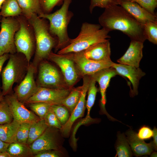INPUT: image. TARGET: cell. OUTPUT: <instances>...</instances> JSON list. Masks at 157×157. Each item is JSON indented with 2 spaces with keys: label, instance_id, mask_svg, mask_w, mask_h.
<instances>
[{
  "label": "cell",
  "instance_id": "1",
  "mask_svg": "<svg viewBox=\"0 0 157 157\" xmlns=\"http://www.w3.org/2000/svg\"><path fill=\"white\" fill-rule=\"evenodd\" d=\"M99 24L109 32L118 30L127 35L131 40L142 43L146 40L143 25L136 21L121 6H111L105 9L99 18Z\"/></svg>",
  "mask_w": 157,
  "mask_h": 157
},
{
  "label": "cell",
  "instance_id": "2",
  "mask_svg": "<svg viewBox=\"0 0 157 157\" xmlns=\"http://www.w3.org/2000/svg\"><path fill=\"white\" fill-rule=\"evenodd\" d=\"M99 24L83 23L79 34L75 38L71 39L69 44L59 50L57 53L65 54L82 51L110 37L109 31L104 28L101 29Z\"/></svg>",
  "mask_w": 157,
  "mask_h": 157
},
{
  "label": "cell",
  "instance_id": "3",
  "mask_svg": "<svg viewBox=\"0 0 157 157\" xmlns=\"http://www.w3.org/2000/svg\"><path fill=\"white\" fill-rule=\"evenodd\" d=\"M27 19L33 28L36 49L33 64L36 67L40 63L48 58L52 49L56 47L58 40L50 33L49 24L45 19L33 14Z\"/></svg>",
  "mask_w": 157,
  "mask_h": 157
},
{
  "label": "cell",
  "instance_id": "4",
  "mask_svg": "<svg viewBox=\"0 0 157 157\" xmlns=\"http://www.w3.org/2000/svg\"><path fill=\"white\" fill-rule=\"evenodd\" d=\"M72 0H64L60 9L52 13H42L38 16L49 20L50 33L57 39L55 51L63 48L69 43L71 38L68 35L67 28L72 17L73 13L69 8Z\"/></svg>",
  "mask_w": 157,
  "mask_h": 157
},
{
  "label": "cell",
  "instance_id": "5",
  "mask_svg": "<svg viewBox=\"0 0 157 157\" xmlns=\"http://www.w3.org/2000/svg\"><path fill=\"white\" fill-rule=\"evenodd\" d=\"M28 65L15 53L10 54L8 61L1 72L2 96L8 94L15 83L21 82L23 80Z\"/></svg>",
  "mask_w": 157,
  "mask_h": 157
},
{
  "label": "cell",
  "instance_id": "6",
  "mask_svg": "<svg viewBox=\"0 0 157 157\" xmlns=\"http://www.w3.org/2000/svg\"><path fill=\"white\" fill-rule=\"evenodd\" d=\"M20 26L15 36V43L17 52L22 53L28 63L33 54L35 39L33 29L28 20L19 17Z\"/></svg>",
  "mask_w": 157,
  "mask_h": 157
},
{
  "label": "cell",
  "instance_id": "7",
  "mask_svg": "<svg viewBox=\"0 0 157 157\" xmlns=\"http://www.w3.org/2000/svg\"><path fill=\"white\" fill-rule=\"evenodd\" d=\"M0 22V56L6 53H15V36L19 28V21L17 18L2 17Z\"/></svg>",
  "mask_w": 157,
  "mask_h": 157
},
{
  "label": "cell",
  "instance_id": "8",
  "mask_svg": "<svg viewBox=\"0 0 157 157\" xmlns=\"http://www.w3.org/2000/svg\"><path fill=\"white\" fill-rule=\"evenodd\" d=\"M38 82V86L57 88H69L57 68L44 60L40 63Z\"/></svg>",
  "mask_w": 157,
  "mask_h": 157
},
{
  "label": "cell",
  "instance_id": "9",
  "mask_svg": "<svg viewBox=\"0 0 157 157\" xmlns=\"http://www.w3.org/2000/svg\"><path fill=\"white\" fill-rule=\"evenodd\" d=\"M73 61L80 77L91 76L105 68L112 67L111 60L97 61L88 59L79 52L66 54Z\"/></svg>",
  "mask_w": 157,
  "mask_h": 157
},
{
  "label": "cell",
  "instance_id": "10",
  "mask_svg": "<svg viewBox=\"0 0 157 157\" xmlns=\"http://www.w3.org/2000/svg\"><path fill=\"white\" fill-rule=\"evenodd\" d=\"M72 88H51L38 86L36 92L24 103L42 102L51 105L60 104Z\"/></svg>",
  "mask_w": 157,
  "mask_h": 157
},
{
  "label": "cell",
  "instance_id": "11",
  "mask_svg": "<svg viewBox=\"0 0 157 157\" xmlns=\"http://www.w3.org/2000/svg\"><path fill=\"white\" fill-rule=\"evenodd\" d=\"M48 59L60 68L67 86L72 88L80 77L73 61L67 54H59L51 52Z\"/></svg>",
  "mask_w": 157,
  "mask_h": 157
},
{
  "label": "cell",
  "instance_id": "12",
  "mask_svg": "<svg viewBox=\"0 0 157 157\" xmlns=\"http://www.w3.org/2000/svg\"><path fill=\"white\" fill-rule=\"evenodd\" d=\"M58 129L48 127L43 133L29 146L33 154L49 150H61Z\"/></svg>",
  "mask_w": 157,
  "mask_h": 157
},
{
  "label": "cell",
  "instance_id": "13",
  "mask_svg": "<svg viewBox=\"0 0 157 157\" xmlns=\"http://www.w3.org/2000/svg\"><path fill=\"white\" fill-rule=\"evenodd\" d=\"M36 69L33 63H29L24 78L15 89V95L23 103L31 97L38 88V86L34 78Z\"/></svg>",
  "mask_w": 157,
  "mask_h": 157
},
{
  "label": "cell",
  "instance_id": "14",
  "mask_svg": "<svg viewBox=\"0 0 157 157\" xmlns=\"http://www.w3.org/2000/svg\"><path fill=\"white\" fill-rule=\"evenodd\" d=\"M91 77V76H86L83 77V83L81 86V94L79 101L70 114L68 121L60 130L62 135L63 136H67L69 135L74 122L84 115L86 108L85 97Z\"/></svg>",
  "mask_w": 157,
  "mask_h": 157
},
{
  "label": "cell",
  "instance_id": "15",
  "mask_svg": "<svg viewBox=\"0 0 157 157\" xmlns=\"http://www.w3.org/2000/svg\"><path fill=\"white\" fill-rule=\"evenodd\" d=\"M5 96L4 99L9 105L13 119L21 123H33L41 119L35 113L27 109L15 94H7Z\"/></svg>",
  "mask_w": 157,
  "mask_h": 157
},
{
  "label": "cell",
  "instance_id": "16",
  "mask_svg": "<svg viewBox=\"0 0 157 157\" xmlns=\"http://www.w3.org/2000/svg\"><path fill=\"white\" fill-rule=\"evenodd\" d=\"M117 75L118 74L115 69L110 67L103 69L91 75L99 85L101 95V112L102 114L106 115L109 119L113 121H116L117 119L110 116L105 108L106 102V93L111 79Z\"/></svg>",
  "mask_w": 157,
  "mask_h": 157
},
{
  "label": "cell",
  "instance_id": "17",
  "mask_svg": "<svg viewBox=\"0 0 157 157\" xmlns=\"http://www.w3.org/2000/svg\"><path fill=\"white\" fill-rule=\"evenodd\" d=\"M112 67L115 69L118 74L127 78L131 82L133 89L131 90L130 95L133 97L137 95L140 80L145 76V73L139 67L120 63H114Z\"/></svg>",
  "mask_w": 157,
  "mask_h": 157
},
{
  "label": "cell",
  "instance_id": "18",
  "mask_svg": "<svg viewBox=\"0 0 157 157\" xmlns=\"http://www.w3.org/2000/svg\"><path fill=\"white\" fill-rule=\"evenodd\" d=\"M119 5L124 8L136 21L144 25L149 22H157V17L137 3L128 0L122 1Z\"/></svg>",
  "mask_w": 157,
  "mask_h": 157
},
{
  "label": "cell",
  "instance_id": "19",
  "mask_svg": "<svg viewBox=\"0 0 157 157\" xmlns=\"http://www.w3.org/2000/svg\"><path fill=\"white\" fill-rule=\"evenodd\" d=\"M109 40L97 43L79 52L88 59L97 61L111 60V49Z\"/></svg>",
  "mask_w": 157,
  "mask_h": 157
},
{
  "label": "cell",
  "instance_id": "20",
  "mask_svg": "<svg viewBox=\"0 0 157 157\" xmlns=\"http://www.w3.org/2000/svg\"><path fill=\"white\" fill-rule=\"evenodd\" d=\"M143 44L139 41L131 40L125 53L117 61L119 63L139 67L143 57Z\"/></svg>",
  "mask_w": 157,
  "mask_h": 157
},
{
  "label": "cell",
  "instance_id": "21",
  "mask_svg": "<svg viewBox=\"0 0 157 157\" xmlns=\"http://www.w3.org/2000/svg\"><path fill=\"white\" fill-rule=\"evenodd\" d=\"M126 134L133 154L135 156L150 155L154 150L151 142L147 143L140 139L131 129L127 131Z\"/></svg>",
  "mask_w": 157,
  "mask_h": 157
},
{
  "label": "cell",
  "instance_id": "22",
  "mask_svg": "<svg viewBox=\"0 0 157 157\" xmlns=\"http://www.w3.org/2000/svg\"><path fill=\"white\" fill-rule=\"evenodd\" d=\"M20 124L13 119L10 123L0 125V140L9 144L17 142L16 134Z\"/></svg>",
  "mask_w": 157,
  "mask_h": 157
},
{
  "label": "cell",
  "instance_id": "23",
  "mask_svg": "<svg viewBox=\"0 0 157 157\" xmlns=\"http://www.w3.org/2000/svg\"><path fill=\"white\" fill-rule=\"evenodd\" d=\"M22 11V15L26 19L30 18L33 14L38 15L43 13L40 0H17Z\"/></svg>",
  "mask_w": 157,
  "mask_h": 157
},
{
  "label": "cell",
  "instance_id": "24",
  "mask_svg": "<svg viewBox=\"0 0 157 157\" xmlns=\"http://www.w3.org/2000/svg\"><path fill=\"white\" fill-rule=\"evenodd\" d=\"M91 79L88 88L87 92L88 96L86 102V108L87 109V114L82 123H88L93 121V119L90 116L91 108L93 106L96 99L98 90L96 86V81L91 76Z\"/></svg>",
  "mask_w": 157,
  "mask_h": 157
},
{
  "label": "cell",
  "instance_id": "25",
  "mask_svg": "<svg viewBox=\"0 0 157 157\" xmlns=\"http://www.w3.org/2000/svg\"><path fill=\"white\" fill-rule=\"evenodd\" d=\"M0 11V16L14 17L22 15V11L17 0H4Z\"/></svg>",
  "mask_w": 157,
  "mask_h": 157
},
{
  "label": "cell",
  "instance_id": "26",
  "mask_svg": "<svg viewBox=\"0 0 157 157\" xmlns=\"http://www.w3.org/2000/svg\"><path fill=\"white\" fill-rule=\"evenodd\" d=\"M115 145L116 154L115 157H130L133 154L126 138L124 133H118Z\"/></svg>",
  "mask_w": 157,
  "mask_h": 157
},
{
  "label": "cell",
  "instance_id": "27",
  "mask_svg": "<svg viewBox=\"0 0 157 157\" xmlns=\"http://www.w3.org/2000/svg\"><path fill=\"white\" fill-rule=\"evenodd\" d=\"M48 127L44 119L32 123L30 128L26 144L29 146L39 137Z\"/></svg>",
  "mask_w": 157,
  "mask_h": 157
},
{
  "label": "cell",
  "instance_id": "28",
  "mask_svg": "<svg viewBox=\"0 0 157 157\" xmlns=\"http://www.w3.org/2000/svg\"><path fill=\"white\" fill-rule=\"evenodd\" d=\"M7 151L11 157H27L33 154L28 146L18 142L10 143Z\"/></svg>",
  "mask_w": 157,
  "mask_h": 157
},
{
  "label": "cell",
  "instance_id": "29",
  "mask_svg": "<svg viewBox=\"0 0 157 157\" xmlns=\"http://www.w3.org/2000/svg\"><path fill=\"white\" fill-rule=\"evenodd\" d=\"M82 86L72 88L68 95L62 101L60 104L66 107L70 114L77 104L81 92Z\"/></svg>",
  "mask_w": 157,
  "mask_h": 157
},
{
  "label": "cell",
  "instance_id": "30",
  "mask_svg": "<svg viewBox=\"0 0 157 157\" xmlns=\"http://www.w3.org/2000/svg\"><path fill=\"white\" fill-rule=\"evenodd\" d=\"M144 33L146 39L152 43L157 44V22H149L143 25Z\"/></svg>",
  "mask_w": 157,
  "mask_h": 157
},
{
  "label": "cell",
  "instance_id": "31",
  "mask_svg": "<svg viewBox=\"0 0 157 157\" xmlns=\"http://www.w3.org/2000/svg\"><path fill=\"white\" fill-rule=\"evenodd\" d=\"M51 108L62 126L64 125L68 121L70 115L67 108L61 104L51 105Z\"/></svg>",
  "mask_w": 157,
  "mask_h": 157
},
{
  "label": "cell",
  "instance_id": "32",
  "mask_svg": "<svg viewBox=\"0 0 157 157\" xmlns=\"http://www.w3.org/2000/svg\"><path fill=\"white\" fill-rule=\"evenodd\" d=\"M13 120V117L9 105L3 98L0 103V125L10 123Z\"/></svg>",
  "mask_w": 157,
  "mask_h": 157
},
{
  "label": "cell",
  "instance_id": "33",
  "mask_svg": "<svg viewBox=\"0 0 157 157\" xmlns=\"http://www.w3.org/2000/svg\"><path fill=\"white\" fill-rule=\"evenodd\" d=\"M30 109L40 119H44L51 108V105L42 102L29 104Z\"/></svg>",
  "mask_w": 157,
  "mask_h": 157
},
{
  "label": "cell",
  "instance_id": "34",
  "mask_svg": "<svg viewBox=\"0 0 157 157\" xmlns=\"http://www.w3.org/2000/svg\"><path fill=\"white\" fill-rule=\"evenodd\" d=\"M32 123L26 122L20 123L16 134L17 142L26 144L29 129Z\"/></svg>",
  "mask_w": 157,
  "mask_h": 157
},
{
  "label": "cell",
  "instance_id": "35",
  "mask_svg": "<svg viewBox=\"0 0 157 157\" xmlns=\"http://www.w3.org/2000/svg\"><path fill=\"white\" fill-rule=\"evenodd\" d=\"M130 0H91L89 10L92 13L94 8L99 7L106 8L115 5H119L122 1Z\"/></svg>",
  "mask_w": 157,
  "mask_h": 157
},
{
  "label": "cell",
  "instance_id": "36",
  "mask_svg": "<svg viewBox=\"0 0 157 157\" xmlns=\"http://www.w3.org/2000/svg\"><path fill=\"white\" fill-rule=\"evenodd\" d=\"M44 119L48 127L61 129L62 126L51 108Z\"/></svg>",
  "mask_w": 157,
  "mask_h": 157
},
{
  "label": "cell",
  "instance_id": "37",
  "mask_svg": "<svg viewBox=\"0 0 157 157\" xmlns=\"http://www.w3.org/2000/svg\"><path fill=\"white\" fill-rule=\"evenodd\" d=\"M64 0H40L43 13H49L56 6L63 4Z\"/></svg>",
  "mask_w": 157,
  "mask_h": 157
},
{
  "label": "cell",
  "instance_id": "38",
  "mask_svg": "<svg viewBox=\"0 0 157 157\" xmlns=\"http://www.w3.org/2000/svg\"><path fill=\"white\" fill-rule=\"evenodd\" d=\"M135 2L151 14L156 15L155 8L157 7V0H130Z\"/></svg>",
  "mask_w": 157,
  "mask_h": 157
},
{
  "label": "cell",
  "instance_id": "39",
  "mask_svg": "<svg viewBox=\"0 0 157 157\" xmlns=\"http://www.w3.org/2000/svg\"><path fill=\"white\" fill-rule=\"evenodd\" d=\"M138 137L140 139L144 140L150 139L153 135V131L149 126L144 125L139 129Z\"/></svg>",
  "mask_w": 157,
  "mask_h": 157
},
{
  "label": "cell",
  "instance_id": "40",
  "mask_svg": "<svg viewBox=\"0 0 157 157\" xmlns=\"http://www.w3.org/2000/svg\"><path fill=\"white\" fill-rule=\"evenodd\" d=\"M64 156L62 150H49L41 151L34 154L35 157H60Z\"/></svg>",
  "mask_w": 157,
  "mask_h": 157
},
{
  "label": "cell",
  "instance_id": "41",
  "mask_svg": "<svg viewBox=\"0 0 157 157\" xmlns=\"http://www.w3.org/2000/svg\"><path fill=\"white\" fill-rule=\"evenodd\" d=\"M10 54L8 53H6L0 56V74L2 68L3 66L5 61L8 59L10 56ZM0 95H1V93L0 87Z\"/></svg>",
  "mask_w": 157,
  "mask_h": 157
},
{
  "label": "cell",
  "instance_id": "42",
  "mask_svg": "<svg viewBox=\"0 0 157 157\" xmlns=\"http://www.w3.org/2000/svg\"><path fill=\"white\" fill-rule=\"evenodd\" d=\"M153 140L151 141L152 145L154 149L155 150H157V129L156 127H154L153 130Z\"/></svg>",
  "mask_w": 157,
  "mask_h": 157
},
{
  "label": "cell",
  "instance_id": "43",
  "mask_svg": "<svg viewBox=\"0 0 157 157\" xmlns=\"http://www.w3.org/2000/svg\"><path fill=\"white\" fill-rule=\"evenodd\" d=\"M9 144L0 140V152L7 151Z\"/></svg>",
  "mask_w": 157,
  "mask_h": 157
},
{
  "label": "cell",
  "instance_id": "44",
  "mask_svg": "<svg viewBox=\"0 0 157 157\" xmlns=\"http://www.w3.org/2000/svg\"><path fill=\"white\" fill-rule=\"evenodd\" d=\"M0 157H11L10 154L7 151L0 152Z\"/></svg>",
  "mask_w": 157,
  "mask_h": 157
},
{
  "label": "cell",
  "instance_id": "45",
  "mask_svg": "<svg viewBox=\"0 0 157 157\" xmlns=\"http://www.w3.org/2000/svg\"><path fill=\"white\" fill-rule=\"evenodd\" d=\"M151 154V157H157V154L156 152H152Z\"/></svg>",
  "mask_w": 157,
  "mask_h": 157
},
{
  "label": "cell",
  "instance_id": "46",
  "mask_svg": "<svg viewBox=\"0 0 157 157\" xmlns=\"http://www.w3.org/2000/svg\"><path fill=\"white\" fill-rule=\"evenodd\" d=\"M4 0H0V10L1 9L2 4Z\"/></svg>",
  "mask_w": 157,
  "mask_h": 157
},
{
  "label": "cell",
  "instance_id": "47",
  "mask_svg": "<svg viewBox=\"0 0 157 157\" xmlns=\"http://www.w3.org/2000/svg\"><path fill=\"white\" fill-rule=\"evenodd\" d=\"M3 99V96H2L1 95H0V103L1 102Z\"/></svg>",
  "mask_w": 157,
  "mask_h": 157
},
{
  "label": "cell",
  "instance_id": "48",
  "mask_svg": "<svg viewBox=\"0 0 157 157\" xmlns=\"http://www.w3.org/2000/svg\"><path fill=\"white\" fill-rule=\"evenodd\" d=\"M1 17L0 16V21H1Z\"/></svg>",
  "mask_w": 157,
  "mask_h": 157
}]
</instances>
